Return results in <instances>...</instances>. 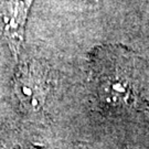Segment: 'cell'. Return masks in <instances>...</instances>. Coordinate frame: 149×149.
<instances>
[{"label":"cell","instance_id":"cell-1","mask_svg":"<svg viewBox=\"0 0 149 149\" xmlns=\"http://www.w3.org/2000/svg\"><path fill=\"white\" fill-rule=\"evenodd\" d=\"M90 82L98 103L114 112L140 111L149 104V71L134 51L104 44L90 54Z\"/></svg>","mask_w":149,"mask_h":149},{"label":"cell","instance_id":"cell-2","mask_svg":"<svg viewBox=\"0 0 149 149\" xmlns=\"http://www.w3.org/2000/svg\"><path fill=\"white\" fill-rule=\"evenodd\" d=\"M33 0H3L0 16L2 31L12 52L18 54L23 40L28 11Z\"/></svg>","mask_w":149,"mask_h":149},{"label":"cell","instance_id":"cell-3","mask_svg":"<svg viewBox=\"0 0 149 149\" xmlns=\"http://www.w3.org/2000/svg\"><path fill=\"white\" fill-rule=\"evenodd\" d=\"M16 94L23 106L30 111H38L43 106L47 86L41 72L31 65L22 66L16 79Z\"/></svg>","mask_w":149,"mask_h":149}]
</instances>
